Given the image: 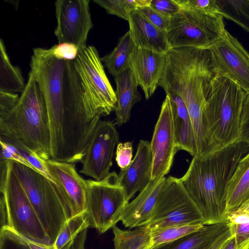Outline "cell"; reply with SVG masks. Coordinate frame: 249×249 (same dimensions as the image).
<instances>
[{
    "instance_id": "obj_1",
    "label": "cell",
    "mask_w": 249,
    "mask_h": 249,
    "mask_svg": "<svg viewBox=\"0 0 249 249\" xmlns=\"http://www.w3.org/2000/svg\"><path fill=\"white\" fill-rule=\"evenodd\" d=\"M30 72L44 96L49 117L51 158L81 161L102 116L108 115L78 58L56 59L52 49H33Z\"/></svg>"
},
{
    "instance_id": "obj_2",
    "label": "cell",
    "mask_w": 249,
    "mask_h": 249,
    "mask_svg": "<svg viewBox=\"0 0 249 249\" xmlns=\"http://www.w3.org/2000/svg\"><path fill=\"white\" fill-rule=\"evenodd\" d=\"M249 152V144L239 139L207 155H196L180 178L202 216L203 225L227 222L229 183L238 164Z\"/></svg>"
},
{
    "instance_id": "obj_3",
    "label": "cell",
    "mask_w": 249,
    "mask_h": 249,
    "mask_svg": "<svg viewBox=\"0 0 249 249\" xmlns=\"http://www.w3.org/2000/svg\"><path fill=\"white\" fill-rule=\"evenodd\" d=\"M0 139L17 142L45 160L51 158V134L45 99L29 72L16 105L0 117Z\"/></svg>"
},
{
    "instance_id": "obj_4",
    "label": "cell",
    "mask_w": 249,
    "mask_h": 249,
    "mask_svg": "<svg viewBox=\"0 0 249 249\" xmlns=\"http://www.w3.org/2000/svg\"><path fill=\"white\" fill-rule=\"evenodd\" d=\"M247 94L229 79L215 74L206 95L205 116L215 150L239 139L243 106Z\"/></svg>"
},
{
    "instance_id": "obj_5",
    "label": "cell",
    "mask_w": 249,
    "mask_h": 249,
    "mask_svg": "<svg viewBox=\"0 0 249 249\" xmlns=\"http://www.w3.org/2000/svg\"><path fill=\"white\" fill-rule=\"evenodd\" d=\"M1 228H10L35 242L52 245L12 167L11 160H0Z\"/></svg>"
},
{
    "instance_id": "obj_6",
    "label": "cell",
    "mask_w": 249,
    "mask_h": 249,
    "mask_svg": "<svg viewBox=\"0 0 249 249\" xmlns=\"http://www.w3.org/2000/svg\"><path fill=\"white\" fill-rule=\"evenodd\" d=\"M12 168L25 191L52 245L70 211L56 184L42 174L12 161Z\"/></svg>"
},
{
    "instance_id": "obj_7",
    "label": "cell",
    "mask_w": 249,
    "mask_h": 249,
    "mask_svg": "<svg viewBox=\"0 0 249 249\" xmlns=\"http://www.w3.org/2000/svg\"><path fill=\"white\" fill-rule=\"evenodd\" d=\"M86 210L89 227L104 233L121 220L129 203L113 171L101 180H86Z\"/></svg>"
},
{
    "instance_id": "obj_8",
    "label": "cell",
    "mask_w": 249,
    "mask_h": 249,
    "mask_svg": "<svg viewBox=\"0 0 249 249\" xmlns=\"http://www.w3.org/2000/svg\"><path fill=\"white\" fill-rule=\"evenodd\" d=\"M221 15L212 16L181 9L170 18L166 32L170 49L193 47L209 49L224 35Z\"/></svg>"
},
{
    "instance_id": "obj_9",
    "label": "cell",
    "mask_w": 249,
    "mask_h": 249,
    "mask_svg": "<svg viewBox=\"0 0 249 249\" xmlns=\"http://www.w3.org/2000/svg\"><path fill=\"white\" fill-rule=\"evenodd\" d=\"M216 75L226 77L249 94V53L226 30L209 49Z\"/></svg>"
},
{
    "instance_id": "obj_10",
    "label": "cell",
    "mask_w": 249,
    "mask_h": 249,
    "mask_svg": "<svg viewBox=\"0 0 249 249\" xmlns=\"http://www.w3.org/2000/svg\"><path fill=\"white\" fill-rule=\"evenodd\" d=\"M89 0H57L54 2L57 25L54 35L58 43L87 46L89 33L93 27Z\"/></svg>"
},
{
    "instance_id": "obj_11",
    "label": "cell",
    "mask_w": 249,
    "mask_h": 249,
    "mask_svg": "<svg viewBox=\"0 0 249 249\" xmlns=\"http://www.w3.org/2000/svg\"><path fill=\"white\" fill-rule=\"evenodd\" d=\"M119 136L112 122L100 120L97 124L85 155L80 173L95 180H101L110 173L115 147Z\"/></svg>"
},
{
    "instance_id": "obj_12",
    "label": "cell",
    "mask_w": 249,
    "mask_h": 249,
    "mask_svg": "<svg viewBox=\"0 0 249 249\" xmlns=\"http://www.w3.org/2000/svg\"><path fill=\"white\" fill-rule=\"evenodd\" d=\"M150 145L152 156L151 180H158L169 173L178 151L170 100L167 95L162 104Z\"/></svg>"
},
{
    "instance_id": "obj_13",
    "label": "cell",
    "mask_w": 249,
    "mask_h": 249,
    "mask_svg": "<svg viewBox=\"0 0 249 249\" xmlns=\"http://www.w3.org/2000/svg\"><path fill=\"white\" fill-rule=\"evenodd\" d=\"M49 172L64 198L71 217L85 212L86 180L77 172L75 163L49 159L46 160Z\"/></svg>"
},
{
    "instance_id": "obj_14",
    "label": "cell",
    "mask_w": 249,
    "mask_h": 249,
    "mask_svg": "<svg viewBox=\"0 0 249 249\" xmlns=\"http://www.w3.org/2000/svg\"><path fill=\"white\" fill-rule=\"evenodd\" d=\"M77 57L83 72L107 115L114 111L117 104L115 92L105 73L96 48L87 46L79 50Z\"/></svg>"
},
{
    "instance_id": "obj_15",
    "label": "cell",
    "mask_w": 249,
    "mask_h": 249,
    "mask_svg": "<svg viewBox=\"0 0 249 249\" xmlns=\"http://www.w3.org/2000/svg\"><path fill=\"white\" fill-rule=\"evenodd\" d=\"M166 53L136 47L131 54L129 68L146 99L159 86L166 64Z\"/></svg>"
},
{
    "instance_id": "obj_16",
    "label": "cell",
    "mask_w": 249,
    "mask_h": 249,
    "mask_svg": "<svg viewBox=\"0 0 249 249\" xmlns=\"http://www.w3.org/2000/svg\"><path fill=\"white\" fill-rule=\"evenodd\" d=\"M152 163L150 142L140 140L131 163L126 169L121 170L118 174L119 183L124 189L127 201L137 192L143 190L151 180Z\"/></svg>"
},
{
    "instance_id": "obj_17",
    "label": "cell",
    "mask_w": 249,
    "mask_h": 249,
    "mask_svg": "<svg viewBox=\"0 0 249 249\" xmlns=\"http://www.w3.org/2000/svg\"><path fill=\"white\" fill-rule=\"evenodd\" d=\"M165 178L150 180L138 196L127 204L121 220L124 227L139 228L149 223Z\"/></svg>"
},
{
    "instance_id": "obj_18",
    "label": "cell",
    "mask_w": 249,
    "mask_h": 249,
    "mask_svg": "<svg viewBox=\"0 0 249 249\" xmlns=\"http://www.w3.org/2000/svg\"><path fill=\"white\" fill-rule=\"evenodd\" d=\"M128 21V31L137 48L164 53L170 49L166 32L152 24L138 9L129 13Z\"/></svg>"
},
{
    "instance_id": "obj_19",
    "label": "cell",
    "mask_w": 249,
    "mask_h": 249,
    "mask_svg": "<svg viewBox=\"0 0 249 249\" xmlns=\"http://www.w3.org/2000/svg\"><path fill=\"white\" fill-rule=\"evenodd\" d=\"M165 93L170 100L177 148L194 156L197 155V147L192 123L185 104L178 94L170 91Z\"/></svg>"
},
{
    "instance_id": "obj_20",
    "label": "cell",
    "mask_w": 249,
    "mask_h": 249,
    "mask_svg": "<svg viewBox=\"0 0 249 249\" xmlns=\"http://www.w3.org/2000/svg\"><path fill=\"white\" fill-rule=\"evenodd\" d=\"M114 77L116 85L115 92L117 99L114 110L115 124L120 126L129 121L133 107L141 100V97L137 89L138 85L129 68Z\"/></svg>"
},
{
    "instance_id": "obj_21",
    "label": "cell",
    "mask_w": 249,
    "mask_h": 249,
    "mask_svg": "<svg viewBox=\"0 0 249 249\" xmlns=\"http://www.w3.org/2000/svg\"><path fill=\"white\" fill-rule=\"evenodd\" d=\"M249 202V152L240 161L227 190V213Z\"/></svg>"
},
{
    "instance_id": "obj_22",
    "label": "cell",
    "mask_w": 249,
    "mask_h": 249,
    "mask_svg": "<svg viewBox=\"0 0 249 249\" xmlns=\"http://www.w3.org/2000/svg\"><path fill=\"white\" fill-rule=\"evenodd\" d=\"M89 227L85 212L71 217L53 244L54 249H85Z\"/></svg>"
},
{
    "instance_id": "obj_23",
    "label": "cell",
    "mask_w": 249,
    "mask_h": 249,
    "mask_svg": "<svg viewBox=\"0 0 249 249\" xmlns=\"http://www.w3.org/2000/svg\"><path fill=\"white\" fill-rule=\"evenodd\" d=\"M228 227L227 222L204 225L198 231L153 249H205L211 242Z\"/></svg>"
},
{
    "instance_id": "obj_24",
    "label": "cell",
    "mask_w": 249,
    "mask_h": 249,
    "mask_svg": "<svg viewBox=\"0 0 249 249\" xmlns=\"http://www.w3.org/2000/svg\"><path fill=\"white\" fill-rule=\"evenodd\" d=\"M202 224L203 219L197 208L190 198L164 216L149 222L145 227L150 231L166 227Z\"/></svg>"
},
{
    "instance_id": "obj_25",
    "label": "cell",
    "mask_w": 249,
    "mask_h": 249,
    "mask_svg": "<svg viewBox=\"0 0 249 249\" xmlns=\"http://www.w3.org/2000/svg\"><path fill=\"white\" fill-rule=\"evenodd\" d=\"M135 47L128 31L120 38L110 53L101 58L110 74L115 77L129 68L130 57Z\"/></svg>"
},
{
    "instance_id": "obj_26",
    "label": "cell",
    "mask_w": 249,
    "mask_h": 249,
    "mask_svg": "<svg viewBox=\"0 0 249 249\" xmlns=\"http://www.w3.org/2000/svg\"><path fill=\"white\" fill-rule=\"evenodd\" d=\"M0 91L22 93L26 86L19 68L11 63L3 41H0Z\"/></svg>"
},
{
    "instance_id": "obj_27",
    "label": "cell",
    "mask_w": 249,
    "mask_h": 249,
    "mask_svg": "<svg viewBox=\"0 0 249 249\" xmlns=\"http://www.w3.org/2000/svg\"><path fill=\"white\" fill-rule=\"evenodd\" d=\"M114 249H149L150 231L145 226L134 230L112 228Z\"/></svg>"
},
{
    "instance_id": "obj_28",
    "label": "cell",
    "mask_w": 249,
    "mask_h": 249,
    "mask_svg": "<svg viewBox=\"0 0 249 249\" xmlns=\"http://www.w3.org/2000/svg\"><path fill=\"white\" fill-rule=\"evenodd\" d=\"M219 14L249 33V0H216Z\"/></svg>"
},
{
    "instance_id": "obj_29",
    "label": "cell",
    "mask_w": 249,
    "mask_h": 249,
    "mask_svg": "<svg viewBox=\"0 0 249 249\" xmlns=\"http://www.w3.org/2000/svg\"><path fill=\"white\" fill-rule=\"evenodd\" d=\"M202 224L166 227L150 231L149 249L172 242L200 230Z\"/></svg>"
},
{
    "instance_id": "obj_30",
    "label": "cell",
    "mask_w": 249,
    "mask_h": 249,
    "mask_svg": "<svg viewBox=\"0 0 249 249\" xmlns=\"http://www.w3.org/2000/svg\"><path fill=\"white\" fill-rule=\"evenodd\" d=\"M151 0H93L111 15L128 20L129 13L140 7L149 6Z\"/></svg>"
},
{
    "instance_id": "obj_31",
    "label": "cell",
    "mask_w": 249,
    "mask_h": 249,
    "mask_svg": "<svg viewBox=\"0 0 249 249\" xmlns=\"http://www.w3.org/2000/svg\"><path fill=\"white\" fill-rule=\"evenodd\" d=\"M181 9L202 14L216 16L219 15L216 0H175Z\"/></svg>"
},
{
    "instance_id": "obj_32",
    "label": "cell",
    "mask_w": 249,
    "mask_h": 249,
    "mask_svg": "<svg viewBox=\"0 0 249 249\" xmlns=\"http://www.w3.org/2000/svg\"><path fill=\"white\" fill-rule=\"evenodd\" d=\"M0 141L14 145L17 148L22 157L37 171L42 174L50 180L54 182L47 168L46 160L19 143L2 139H0Z\"/></svg>"
},
{
    "instance_id": "obj_33",
    "label": "cell",
    "mask_w": 249,
    "mask_h": 249,
    "mask_svg": "<svg viewBox=\"0 0 249 249\" xmlns=\"http://www.w3.org/2000/svg\"><path fill=\"white\" fill-rule=\"evenodd\" d=\"M228 224L231 234L234 235L236 249H249V223Z\"/></svg>"
},
{
    "instance_id": "obj_34",
    "label": "cell",
    "mask_w": 249,
    "mask_h": 249,
    "mask_svg": "<svg viewBox=\"0 0 249 249\" xmlns=\"http://www.w3.org/2000/svg\"><path fill=\"white\" fill-rule=\"evenodd\" d=\"M52 54L56 59L72 61L74 60L79 53L78 47L71 43H61L51 47Z\"/></svg>"
},
{
    "instance_id": "obj_35",
    "label": "cell",
    "mask_w": 249,
    "mask_h": 249,
    "mask_svg": "<svg viewBox=\"0 0 249 249\" xmlns=\"http://www.w3.org/2000/svg\"><path fill=\"white\" fill-rule=\"evenodd\" d=\"M149 6L161 15L170 18L181 10L175 0H151Z\"/></svg>"
},
{
    "instance_id": "obj_36",
    "label": "cell",
    "mask_w": 249,
    "mask_h": 249,
    "mask_svg": "<svg viewBox=\"0 0 249 249\" xmlns=\"http://www.w3.org/2000/svg\"><path fill=\"white\" fill-rule=\"evenodd\" d=\"M133 156L132 142H120L117 146L115 160L121 170L126 169L131 163Z\"/></svg>"
},
{
    "instance_id": "obj_37",
    "label": "cell",
    "mask_w": 249,
    "mask_h": 249,
    "mask_svg": "<svg viewBox=\"0 0 249 249\" xmlns=\"http://www.w3.org/2000/svg\"><path fill=\"white\" fill-rule=\"evenodd\" d=\"M154 25L165 32L167 31L170 18L166 17L153 9L149 6L140 7L138 9Z\"/></svg>"
},
{
    "instance_id": "obj_38",
    "label": "cell",
    "mask_w": 249,
    "mask_h": 249,
    "mask_svg": "<svg viewBox=\"0 0 249 249\" xmlns=\"http://www.w3.org/2000/svg\"><path fill=\"white\" fill-rule=\"evenodd\" d=\"M0 143L1 146L0 160H10L16 161L36 170L22 157L17 148L14 145L1 141H0Z\"/></svg>"
},
{
    "instance_id": "obj_39",
    "label": "cell",
    "mask_w": 249,
    "mask_h": 249,
    "mask_svg": "<svg viewBox=\"0 0 249 249\" xmlns=\"http://www.w3.org/2000/svg\"><path fill=\"white\" fill-rule=\"evenodd\" d=\"M0 231L4 232L8 236L16 241L26 246L29 249H54L53 245H47L35 242L10 228L2 227L0 228Z\"/></svg>"
},
{
    "instance_id": "obj_40",
    "label": "cell",
    "mask_w": 249,
    "mask_h": 249,
    "mask_svg": "<svg viewBox=\"0 0 249 249\" xmlns=\"http://www.w3.org/2000/svg\"><path fill=\"white\" fill-rule=\"evenodd\" d=\"M239 139L249 144V94L246 95L243 104Z\"/></svg>"
},
{
    "instance_id": "obj_41",
    "label": "cell",
    "mask_w": 249,
    "mask_h": 249,
    "mask_svg": "<svg viewBox=\"0 0 249 249\" xmlns=\"http://www.w3.org/2000/svg\"><path fill=\"white\" fill-rule=\"evenodd\" d=\"M19 98L18 93L0 91V117L9 111L16 105Z\"/></svg>"
},
{
    "instance_id": "obj_42",
    "label": "cell",
    "mask_w": 249,
    "mask_h": 249,
    "mask_svg": "<svg viewBox=\"0 0 249 249\" xmlns=\"http://www.w3.org/2000/svg\"><path fill=\"white\" fill-rule=\"evenodd\" d=\"M226 221L228 223L235 224L249 223V213L232 211L227 214Z\"/></svg>"
},
{
    "instance_id": "obj_43",
    "label": "cell",
    "mask_w": 249,
    "mask_h": 249,
    "mask_svg": "<svg viewBox=\"0 0 249 249\" xmlns=\"http://www.w3.org/2000/svg\"><path fill=\"white\" fill-rule=\"evenodd\" d=\"M224 249H236L234 235Z\"/></svg>"
},
{
    "instance_id": "obj_44",
    "label": "cell",
    "mask_w": 249,
    "mask_h": 249,
    "mask_svg": "<svg viewBox=\"0 0 249 249\" xmlns=\"http://www.w3.org/2000/svg\"><path fill=\"white\" fill-rule=\"evenodd\" d=\"M234 211L249 213V202Z\"/></svg>"
}]
</instances>
